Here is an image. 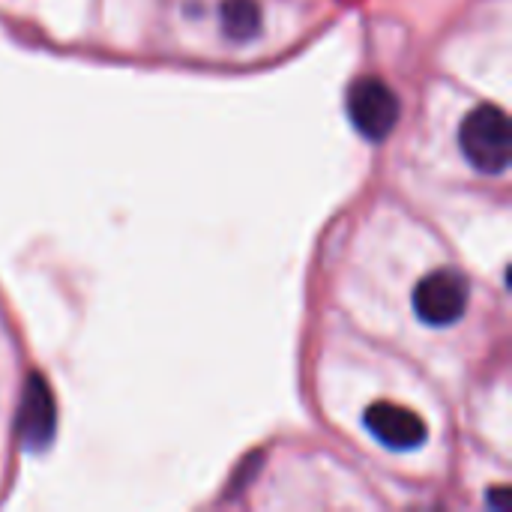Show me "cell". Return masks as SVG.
I'll use <instances>...</instances> for the list:
<instances>
[{"label":"cell","instance_id":"1","mask_svg":"<svg viewBox=\"0 0 512 512\" xmlns=\"http://www.w3.org/2000/svg\"><path fill=\"white\" fill-rule=\"evenodd\" d=\"M459 147L465 159L483 174H504L510 168V117L498 105L474 108L459 129Z\"/></svg>","mask_w":512,"mask_h":512},{"label":"cell","instance_id":"2","mask_svg":"<svg viewBox=\"0 0 512 512\" xmlns=\"http://www.w3.org/2000/svg\"><path fill=\"white\" fill-rule=\"evenodd\" d=\"M414 312L429 327H453L468 312V282L456 270H435L414 288Z\"/></svg>","mask_w":512,"mask_h":512},{"label":"cell","instance_id":"3","mask_svg":"<svg viewBox=\"0 0 512 512\" xmlns=\"http://www.w3.org/2000/svg\"><path fill=\"white\" fill-rule=\"evenodd\" d=\"M348 114L369 141H384L399 123V96L381 78H357L348 90Z\"/></svg>","mask_w":512,"mask_h":512},{"label":"cell","instance_id":"4","mask_svg":"<svg viewBox=\"0 0 512 512\" xmlns=\"http://www.w3.org/2000/svg\"><path fill=\"white\" fill-rule=\"evenodd\" d=\"M366 429L372 432V438L378 444H384L387 450H417L423 447L429 429L423 423L420 414H414L411 408L393 405V402H375L366 408L363 414Z\"/></svg>","mask_w":512,"mask_h":512},{"label":"cell","instance_id":"5","mask_svg":"<svg viewBox=\"0 0 512 512\" xmlns=\"http://www.w3.org/2000/svg\"><path fill=\"white\" fill-rule=\"evenodd\" d=\"M57 429V411L48 381L39 372H30L24 381L21 411H18V435L27 450H45Z\"/></svg>","mask_w":512,"mask_h":512},{"label":"cell","instance_id":"6","mask_svg":"<svg viewBox=\"0 0 512 512\" xmlns=\"http://www.w3.org/2000/svg\"><path fill=\"white\" fill-rule=\"evenodd\" d=\"M219 18L231 42H249L261 33V6L255 0H222Z\"/></svg>","mask_w":512,"mask_h":512},{"label":"cell","instance_id":"7","mask_svg":"<svg viewBox=\"0 0 512 512\" xmlns=\"http://www.w3.org/2000/svg\"><path fill=\"white\" fill-rule=\"evenodd\" d=\"M492 507H498V510H504L507 507V489L501 486V489H495V495H492Z\"/></svg>","mask_w":512,"mask_h":512}]
</instances>
